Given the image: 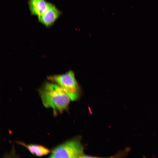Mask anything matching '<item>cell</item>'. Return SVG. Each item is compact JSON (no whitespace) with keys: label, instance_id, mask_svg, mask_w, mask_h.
<instances>
[{"label":"cell","instance_id":"1","mask_svg":"<svg viewBox=\"0 0 158 158\" xmlns=\"http://www.w3.org/2000/svg\"><path fill=\"white\" fill-rule=\"evenodd\" d=\"M39 93L44 106L51 108L54 115L67 109L71 101L61 87L52 82L45 83Z\"/></svg>","mask_w":158,"mask_h":158},{"label":"cell","instance_id":"3","mask_svg":"<svg viewBox=\"0 0 158 158\" xmlns=\"http://www.w3.org/2000/svg\"><path fill=\"white\" fill-rule=\"evenodd\" d=\"M48 79L61 87L71 101L75 100L79 97V86L72 71H70L64 74L50 76L48 77Z\"/></svg>","mask_w":158,"mask_h":158},{"label":"cell","instance_id":"2","mask_svg":"<svg viewBox=\"0 0 158 158\" xmlns=\"http://www.w3.org/2000/svg\"><path fill=\"white\" fill-rule=\"evenodd\" d=\"M84 147L79 138L68 140L55 147L50 158H82Z\"/></svg>","mask_w":158,"mask_h":158},{"label":"cell","instance_id":"4","mask_svg":"<svg viewBox=\"0 0 158 158\" xmlns=\"http://www.w3.org/2000/svg\"><path fill=\"white\" fill-rule=\"evenodd\" d=\"M62 13L53 4L48 2L44 12L37 17L38 20L47 28L51 27Z\"/></svg>","mask_w":158,"mask_h":158},{"label":"cell","instance_id":"5","mask_svg":"<svg viewBox=\"0 0 158 158\" xmlns=\"http://www.w3.org/2000/svg\"><path fill=\"white\" fill-rule=\"evenodd\" d=\"M47 3L46 0H28V4L31 15L38 17L41 15L46 9Z\"/></svg>","mask_w":158,"mask_h":158},{"label":"cell","instance_id":"6","mask_svg":"<svg viewBox=\"0 0 158 158\" xmlns=\"http://www.w3.org/2000/svg\"><path fill=\"white\" fill-rule=\"evenodd\" d=\"M17 143L27 148L33 155L41 157L47 155L51 151L49 149L42 145L36 144H27L18 141Z\"/></svg>","mask_w":158,"mask_h":158}]
</instances>
